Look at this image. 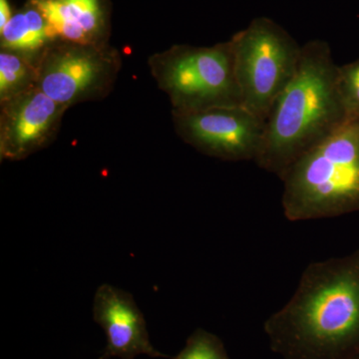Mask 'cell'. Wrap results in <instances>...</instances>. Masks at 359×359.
Segmentation results:
<instances>
[{
	"label": "cell",
	"mask_w": 359,
	"mask_h": 359,
	"mask_svg": "<svg viewBox=\"0 0 359 359\" xmlns=\"http://www.w3.org/2000/svg\"><path fill=\"white\" fill-rule=\"evenodd\" d=\"M264 330L287 359H359V250L309 264Z\"/></svg>",
	"instance_id": "6da1fadb"
},
{
	"label": "cell",
	"mask_w": 359,
	"mask_h": 359,
	"mask_svg": "<svg viewBox=\"0 0 359 359\" xmlns=\"http://www.w3.org/2000/svg\"><path fill=\"white\" fill-rule=\"evenodd\" d=\"M348 120L339 90V66L327 41L302 45L292 81L266 120L257 166L278 178Z\"/></svg>",
	"instance_id": "7a4b0ae2"
},
{
	"label": "cell",
	"mask_w": 359,
	"mask_h": 359,
	"mask_svg": "<svg viewBox=\"0 0 359 359\" xmlns=\"http://www.w3.org/2000/svg\"><path fill=\"white\" fill-rule=\"evenodd\" d=\"M280 180L283 215L290 222L359 212V118L347 120L295 161Z\"/></svg>",
	"instance_id": "3957f363"
},
{
	"label": "cell",
	"mask_w": 359,
	"mask_h": 359,
	"mask_svg": "<svg viewBox=\"0 0 359 359\" xmlns=\"http://www.w3.org/2000/svg\"><path fill=\"white\" fill-rule=\"evenodd\" d=\"M148 67L172 113L243 106L230 40L209 47L174 45L151 55Z\"/></svg>",
	"instance_id": "277c9868"
},
{
	"label": "cell",
	"mask_w": 359,
	"mask_h": 359,
	"mask_svg": "<svg viewBox=\"0 0 359 359\" xmlns=\"http://www.w3.org/2000/svg\"><path fill=\"white\" fill-rule=\"evenodd\" d=\"M243 107L266 122L297 72L302 46L269 18H257L230 39Z\"/></svg>",
	"instance_id": "5b68a950"
},
{
	"label": "cell",
	"mask_w": 359,
	"mask_h": 359,
	"mask_svg": "<svg viewBox=\"0 0 359 359\" xmlns=\"http://www.w3.org/2000/svg\"><path fill=\"white\" fill-rule=\"evenodd\" d=\"M36 86L69 109L107 97L121 70L119 52L108 44L56 40L37 61Z\"/></svg>",
	"instance_id": "8992f818"
},
{
	"label": "cell",
	"mask_w": 359,
	"mask_h": 359,
	"mask_svg": "<svg viewBox=\"0 0 359 359\" xmlns=\"http://www.w3.org/2000/svg\"><path fill=\"white\" fill-rule=\"evenodd\" d=\"M175 131L188 145L224 161H256L263 151L266 122L243 106L172 113Z\"/></svg>",
	"instance_id": "52a82bcc"
},
{
	"label": "cell",
	"mask_w": 359,
	"mask_h": 359,
	"mask_svg": "<svg viewBox=\"0 0 359 359\" xmlns=\"http://www.w3.org/2000/svg\"><path fill=\"white\" fill-rule=\"evenodd\" d=\"M67 110L37 86L0 102V159L22 161L48 147Z\"/></svg>",
	"instance_id": "ba28073f"
},
{
	"label": "cell",
	"mask_w": 359,
	"mask_h": 359,
	"mask_svg": "<svg viewBox=\"0 0 359 359\" xmlns=\"http://www.w3.org/2000/svg\"><path fill=\"white\" fill-rule=\"evenodd\" d=\"M92 313L107 340L98 359H135L139 355L169 358L153 346L145 316L127 290L103 283L94 294Z\"/></svg>",
	"instance_id": "9c48e42d"
},
{
	"label": "cell",
	"mask_w": 359,
	"mask_h": 359,
	"mask_svg": "<svg viewBox=\"0 0 359 359\" xmlns=\"http://www.w3.org/2000/svg\"><path fill=\"white\" fill-rule=\"evenodd\" d=\"M44 16L57 40L108 44L101 0H30Z\"/></svg>",
	"instance_id": "30bf717a"
},
{
	"label": "cell",
	"mask_w": 359,
	"mask_h": 359,
	"mask_svg": "<svg viewBox=\"0 0 359 359\" xmlns=\"http://www.w3.org/2000/svg\"><path fill=\"white\" fill-rule=\"evenodd\" d=\"M56 40L44 16L32 4L29 8L13 14L6 27L0 30L1 50L15 52L36 63Z\"/></svg>",
	"instance_id": "8fae6325"
},
{
	"label": "cell",
	"mask_w": 359,
	"mask_h": 359,
	"mask_svg": "<svg viewBox=\"0 0 359 359\" xmlns=\"http://www.w3.org/2000/svg\"><path fill=\"white\" fill-rule=\"evenodd\" d=\"M36 65L15 52H0V102L36 86Z\"/></svg>",
	"instance_id": "7c38bea8"
},
{
	"label": "cell",
	"mask_w": 359,
	"mask_h": 359,
	"mask_svg": "<svg viewBox=\"0 0 359 359\" xmlns=\"http://www.w3.org/2000/svg\"><path fill=\"white\" fill-rule=\"evenodd\" d=\"M172 359H230L222 340L207 330H195L184 348Z\"/></svg>",
	"instance_id": "4fadbf2b"
},
{
	"label": "cell",
	"mask_w": 359,
	"mask_h": 359,
	"mask_svg": "<svg viewBox=\"0 0 359 359\" xmlns=\"http://www.w3.org/2000/svg\"><path fill=\"white\" fill-rule=\"evenodd\" d=\"M339 90L347 118H359V60L339 67Z\"/></svg>",
	"instance_id": "5bb4252c"
},
{
	"label": "cell",
	"mask_w": 359,
	"mask_h": 359,
	"mask_svg": "<svg viewBox=\"0 0 359 359\" xmlns=\"http://www.w3.org/2000/svg\"><path fill=\"white\" fill-rule=\"evenodd\" d=\"M13 16L9 2L7 0H0V30L6 27Z\"/></svg>",
	"instance_id": "9a60e30c"
}]
</instances>
